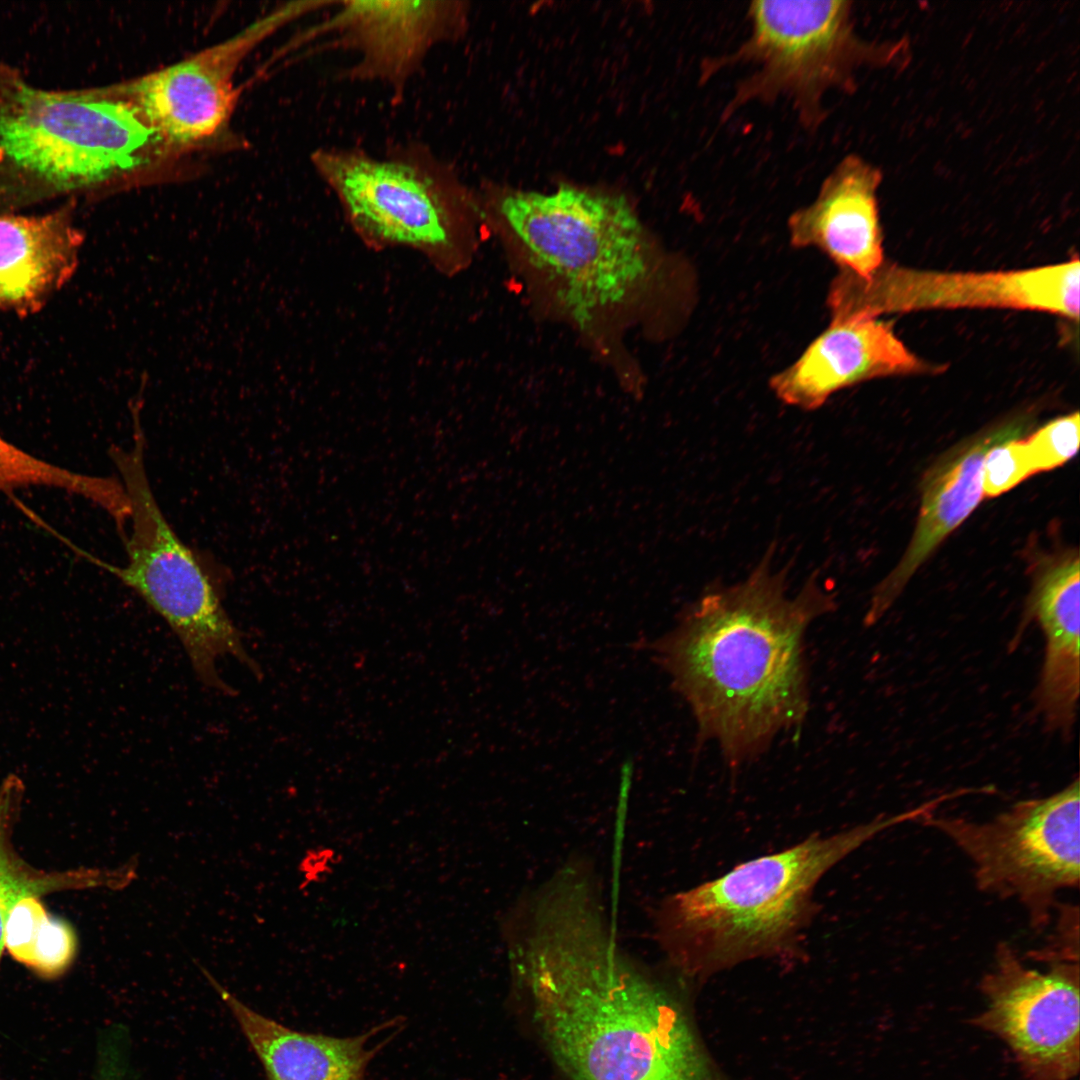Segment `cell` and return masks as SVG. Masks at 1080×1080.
<instances>
[{"label":"cell","mask_w":1080,"mask_h":1080,"mask_svg":"<svg viewBox=\"0 0 1080 1080\" xmlns=\"http://www.w3.org/2000/svg\"><path fill=\"white\" fill-rule=\"evenodd\" d=\"M772 554L743 581L703 593L645 646L688 704L699 742L716 744L734 766L805 720V634L836 607L816 575L790 595Z\"/></svg>","instance_id":"1"},{"label":"cell","mask_w":1080,"mask_h":1080,"mask_svg":"<svg viewBox=\"0 0 1080 1080\" xmlns=\"http://www.w3.org/2000/svg\"><path fill=\"white\" fill-rule=\"evenodd\" d=\"M520 979L571 1080H722L682 1006L614 959L539 955Z\"/></svg>","instance_id":"2"},{"label":"cell","mask_w":1080,"mask_h":1080,"mask_svg":"<svg viewBox=\"0 0 1080 1080\" xmlns=\"http://www.w3.org/2000/svg\"><path fill=\"white\" fill-rule=\"evenodd\" d=\"M910 819L905 811L809 838L670 897L659 920L664 948L696 976L779 953L806 919L820 878L879 832Z\"/></svg>","instance_id":"3"},{"label":"cell","mask_w":1080,"mask_h":1080,"mask_svg":"<svg viewBox=\"0 0 1080 1080\" xmlns=\"http://www.w3.org/2000/svg\"><path fill=\"white\" fill-rule=\"evenodd\" d=\"M0 148L58 190L133 175L172 151L121 85L54 92L0 78Z\"/></svg>","instance_id":"4"},{"label":"cell","mask_w":1080,"mask_h":1080,"mask_svg":"<svg viewBox=\"0 0 1080 1080\" xmlns=\"http://www.w3.org/2000/svg\"><path fill=\"white\" fill-rule=\"evenodd\" d=\"M133 426L132 448L110 449L130 504L131 528L123 537L127 562L104 567L165 620L197 679L207 688L233 696L234 689L217 669L221 658L233 657L256 677L261 669L247 651L217 586L161 511L146 473L144 433L140 424Z\"/></svg>","instance_id":"5"},{"label":"cell","mask_w":1080,"mask_h":1080,"mask_svg":"<svg viewBox=\"0 0 1080 1080\" xmlns=\"http://www.w3.org/2000/svg\"><path fill=\"white\" fill-rule=\"evenodd\" d=\"M498 208L580 321L622 303L650 272L645 232L622 195L561 186L507 193Z\"/></svg>","instance_id":"6"},{"label":"cell","mask_w":1080,"mask_h":1080,"mask_svg":"<svg viewBox=\"0 0 1080 1080\" xmlns=\"http://www.w3.org/2000/svg\"><path fill=\"white\" fill-rule=\"evenodd\" d=\"M749 34L733 51L704 59L702 80L733 66L751 67L723 112L785 99L799 123L816 130L826 119L825 97L849 90L854 70L870 56L842 0H757L747 10Z\"/></svg>","instance_id":"7"},{"label":"cell","mask_w":1080,"mask_h":1080,"mask_svg":"<svg viewBox=\"0 0 1080 1080\" xmlns=\"http://www.w3.org/2000/svg\"><path fill=\"white\" fill-rule=\"evenodd\" d=\"M311 163L351 224L378 242L446 248L474 208L455 169L421 143L399 144L383 155L323 146Z\"/></svg>","instance_id":"8"},{"label":"cell","mask_w":1080,"mask_h":1080,"mask_svg":"<svg viewBox=\"0 0 1080 1080\" xmlns=\"http://www.w3.org/2000/svg\"><path fill=\"white\" fill-rule=\"evenodd\" d=\"M1079 795L1076 779L1048 797L1019 801L991 821L931 815L922 823L970 858L978 888L1017 899L1033 928L1043 930L1056 893L1079 884Z\"/></svg>","instance_id":"9"},{"label":"cell","mask_w":1080,"mask_h":1080,"mask_svg":"<svg viewBox=\"0 0 1080 1080\" xmlns=\"http://www.w3.org/2000/svg\"><path fill=\"white\" fill-rule=\"evenodd\" d=\"M1080 263L1017 271L934 272L883 264L868 278L841 270L832 280L831 320L878 318L932 308H1009L1079 318Z\"/></svg>","instance_id":"10"},{"label":"cell","mask_w":1080,"mask_h":1080,"mask_svg":"<svg viewBox=\"0 0 1080 1080\" xmlns=\"http://www.w3.org/2000/svg\"><path fill=\"white\" fill-rule=\"evenodd\" d=\"M1024 964L1008 943L980 983L986 1006L972 1023L1002 1040L1026 1080H1071L1080 1064L1079 961Z\"/></svg>","instance_id":"11"},{"label":"cell","mask_w":1080,"mask_h":1080,"mask_svg":"<svg viewBox=\"0 0 1080 1080\" xmlns=\"http://www.w3.org/2000/svg\"><path fill=\"white\" fill-rule=\"evenodd\" d=\"M323 7V1L287 3L228 40L122 85L124 92L171 150L200 144L229 120L244 57L277 29Z\"/></svg>","instance_id":"12"},{"label":"cell","mask_w":1080,"mask_h":1080,"mask_svg":"<svg viewBox=\"0 0 1080 1080\" xmlns=\"http://www.w3.org/2000/svg\"><path fill=\"white\" fill-rule=\"evenodd\" d=\"M310 32L328 48L353 53L351 82L379 83L400 97L434 48L458 40L467 25L464 1L344 0Z\"/></svg>","instance_id":"13"},{"label":"cell","mask_w":1080,"mask_h":1080,"mask_svg":"<svg viewBox=\"0 0 1080 1080\" xmlns=\"http://www.w3.org/2000/svg\"><path fill=\"white\" fill-rule=\"evenodd\" d=\"M935 370L878 318L831 321L800 357L770 380L785 404L815 410L832 394L862 381Z\"/></svg>","instance_id":"14"},{"label":"cell","mask_w":1080,"mask_h":1080,"mask_svg":"<svg viewBox=\"0 0 1080 1080\" xmlns=\"http://www.w3.org/2000/svg\"><path fill=\"white\" fill-rule=\"evenodd\" d=\"M201 971L233 1016L265 1080H373L372 1061L399 1031L374 1039L404 1024L401 1017L391 1018L345 1037L293 1029L252 1009L207 970Z\"/></svg>","instance_id":"15"},{"label":"cell","mask_w":1080,"mask_h":1080,"mask_svg":"<svg viewBox=\"0 0 1080 1080\" xmlns=\"http://www.w3.org/2000/svg\"><path fill=\"white\" fill-rule=\"evenodd\" d=\"M879 172L855 155L825 177L816 198L788 219L792 246L824 252L841 270L868 278L883 263L876 192Z\"/></svg>","instance_id":"16"},{"label":"cell","mask_w":1080,"mask_h":1080,"mask_svg":"<svg viewBox=\"0 0 1080 1080\" xmlns=\"http://www.w3.org/2000/svg\"><path fill=\"white\" fill-rule=\"evenodd\" d=\"M1019 434L1016 427L985 433L955 449L927 473L911 541L896 567L875 588L864 617L866 626L883 617L918 568L979 505L984 496L983 463L987 452Z\"/></svg>","instance_id":"17"},{"label":"cell","mask_w":1080,"mask_h":1080,"mask_svg":"<svg viewBox=\"0 0 1080 1080\" xmlns=\"http://www.w3.org/2000/svg\"><path fill=\"white\" fill-rule=\"evenodd\" d=\"M82 242L70 209L0 216V310L39 311L72 277Z\"/></svg>","instance_id":"18"},{"label":"cell","mask_w":1080,"mask_h":1080,"mask_svg":"<svg viewBox=\"0 0 1080 1080\" xmlns=\"http://www.w3.org/2000/svg\"><path fill=\"white\" fill-rule=\"evenodd\" d=\"M1029 615L1045 636L1036 700L1050 728L1069 731L1076 717L1080 680V567L1070 555L1045 569L1029 601Z\"/></svg>","instance_id":"19"},{"label":"cell","mask_w":1080,"mask_h":1080,"mask_svg":"<svg viewBox=\"0 0 1080 1080\" xmlns=\"http://www.w3.org/2000/svg\"><path fill=\"white\" fill-rule=\"evenodd\" d=\"M24 794V783L18 775L9 774L0 785V959L5 948V923L19 899L70 889H120L135 878L134 863L113 870L81 868L69 871H43L26 863L12 844Z\"/></svg>","instance_id":"20"},{"label":"cell","mask_w":1080,"mask_h":1080,"mask_svg":"<svg viewBox=\"0 0 1080 1080\" xmlns=\"http://www.w3.org/2000/svg\"><path fill=\"white\" fill-rule=\"evenodd\" d=\"M4 947L38 977L52 980L73 964L78 939L69 922L50 915L38 896L29 895L19 899L8 914Z\"/></svg>","instance_id":"21"},{"label":"cell","mask_w":1080,"mask_h":1080,"mask_svg":"<svg viewBox=\"0 0 1080 1080\" xmlns=\"http://www.w3.org/2000/svg\"><path fill=\"white\" fill-rule=\"evenodd\" d=\"M31 487L58 489L115 511L122 500L117 479L87 475L45 461L0 436V491L12 493Z\"/></svg>","instance_id":"22"},{"label":"cell","mask_w":1080,"mask_h":1080,"mask_svg":"<svg viewBox=\"0 0 1080 1080\" xmlns=\"http://www.w3.org/2000/svg\"><path fill=\"white\" fill-rule=\"evenodd\" d=\"M1079 413L1050 421L1026 441L1034 472L1049 471L1074 457L1079 448Z\"/></svg>","instance_id":"23"},{"label":"cell","mask_w":1080,"mask_h":1080,"mask_svg":"<svg viewBox=\"0 0 1080 1080\" xmlns=\"http://www.w3.org/2000/svg\"><path fill=\"white\" fill-rule=\"evenodd\" d=\"M1025 441L1017 437L994 445L983 463L984 496L996 497L1033 475Z\"/></svg>","instance_id":"24"},{"label":"cell","mask_w":1080,"mask_h":1080,"mask_svg":"<svg viewBox=\"0 0 1080 1080\" xmlns=\"http://www.w3.org/2000/svg\"><path fill=\"white\" fill-rule=\"evenodd\" d=\"M337 854L333 848L317 847L307 852L301 862L304 885L321 883L333 871L337 864Z\"/></svg>","instance_id":"25"},{"label":"cell","mask_w":1080,"mask_h":1080,"mask_svg":"<svg viewBox=\"0 0 1080 1080\" xmlns=\"http://www.w3.org/2000/svg\"><path fill=\"white\" fill-rule=\"evenodd\" d=\"M4 157H5V155H4V152H3V150H2L1 148H0V162H1V161H2L3 159H4Z\"/></svg>","instance_id":"26"}]
</instances>
